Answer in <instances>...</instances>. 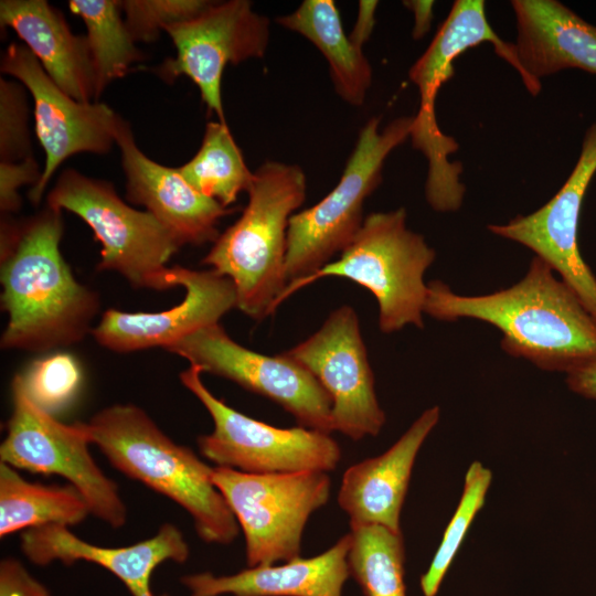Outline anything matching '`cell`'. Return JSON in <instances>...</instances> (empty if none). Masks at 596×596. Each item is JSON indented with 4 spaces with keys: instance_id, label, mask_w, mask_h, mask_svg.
<instances>
[{
    "instance_id": "6da1fadb",
    "label": "cell",
    "mask_w": 596,
    "mask_h": 596,
    "mask_svg": "<svg viewBox=\"0 0 596 596\" xmlns=\"http://www.w3.org/2000/svg\"><path fill=\"white\" fill-rule=\"evenodd\" d=\"M62 210L46 205L22 221L1 219L3 350L44 352L82 341L99 311L98 294L74 277L63 258Z\"/></svg>"
},
{
    "instance_id": "7a4b0ae2",
    "label": "cell",
    "mask_w": 596,
    "mask_h": 596,
    "mask_svg": "<svg viewBox=\"0 0 596 596\" xmlns=\"http://www.w3.org/2000/svg\"><path fill=\"white\" fill-rule=\"evenodd\" d=\"M424 312L443 321L471 318L490 323L501 331V348L508 354L546 371L570 373L596 362V319L538 256L520 281L489 295H457L433 280Z\"/></svg>"
},
{
    "instance_id": "3957f363",
    "label": "cell",
    "mask_w": 596,
    "mask_h": 596,
    "mask_svg": "<svg viewBox=\"0 0 596 596\" xmlns=\"http://www.w3.org/2000/svg\"><path fill=\"white\" fill-rule=\"evenodd\" d=\"M91 443L125 476L182 507L206 543L230 544L240 525L213 482V468L175 444L139 406L115 404L85 423Z\"/></svg>"
},
{
    "instance_id": "277c9868",
    "label": "cell",
    "mask_w": 596,
    "mask_h": 596,
    "mask_svg": "<svg viewBox=\"0 0 596 596\" xmlns=\"http://www.w3.org/2000/svg\"><path fill=\"white\" fill-rule=\"evenodd\" d=\"M247 194L242 215L201 263L233 283L237 309L263 320L277 309L287 285V230L306 199L305 172L297 164L267 161L254 172Z\"/></svg>"
},
{
    "instance_id": "5b68a950",
    "label": "cell",
    "mask_w": 596,
    "mask_h": 596,
    "mask_svg": "<svg viewBox=\"0 0 596 596\" xmlns=\"http://www.w3.org/2000/svg\"><path fill=\"white\" fill-rule=\"evenodd\" d=\"M406 219L404 207L365 216L341 256L308 277L289 281L278 305L318 279L337 276L372 292L383 333H393L406 326L423 328L427 295L424 275L434 263L436 252L423 235L407 228Z\"/></svg>"
},
{
    "instance_id": "8992f818",
    "label": "cell",
    "mask_w": 596,
    "mask_h": 596,
    "mask_svg": "<svg viewBox=\"0 0 596 596\" xmlns=\"http://www.w3.org/2000/svg\"><path fill=\"white\" fill-rule=\"evenodd\" d=\"M371 118L337 185L317 204L292 214L287 230V284L312 275L343 252L359 233L363 203L382 181L387 156L411 137L413 117H400L384 128Z\"/></svg>"
},
{
    "instance_id": "52a82bcc",
    "label": "cell",
    "mask_w": 596,
    "mask_h": 596,
    "mask_svg": "<svg viewBox=\"0 0 596 596\" xmlns=\"http://www.w3.org/2000/svg\"><path fill=\"white\" fill-rule=\"evenodd\" d=\"M46 205L77 215L102 245L99 272H116L134 288L166 290L168 266L181 245L151 213L128 205L113 183L66 169L47 194Z\"/></svg>"
},
{
    "instance_id": "ba28073f",
    "label": "cell",
    "mask_w": 596,
    "mask_h": 596,
    "mask_svg": "<svg viewBox=\"0 0 596 596\" xmlns=\"http://www.w3.org/2000/svg\"><path fill=\"white\" fill-rule=\"evenodd\" d=\"M212 479L245 538L247 567L300 556L310 515L330 497L328 472L248 473L214 467Z\"/></svg>"
},
{
    "instance_id": "9c48e42d",
    "label": "cell",
    "mask_w": 596,
    "mask_h": 596,
    "mask_svg": "<svg viewBox=\"0 0 596 596\" xmlns=\"http://www.w3.org/2000/svg\"><path fill=\"white\" fill-rule=\"evenodd\" d=\"M489 42L494 52L518 68L514 43L501 40L486 15L482 0H456L432 43L411 67L408 76L421 96L419 109L413 116L411 138L428 161L426 198L434 203L451 202L465 192L460 182L461 166L451 163L449 155L458 150L454 138L438 127L435 100L441 85L454 75V61L466 50Z\"/></svg>"
},
{
    "instance_id": "30bf717a",
    "label": "cell",
    "mask_w": 596,
    "mask_h": 596,
    "mask_svg": "<svg viewBox=\"0 0 596 596\" xmlns=\"http://www.w3.org/2000/svg\"><path fill=\"white\" fill-rule=\"evenodd\" d=\"M12 411L0 446V461L15 469L57 475L78 490L92 514L114 529L127 521L117 483L89 453L85 423L64 424L26 395L20 374L11 384Z\"/></svg>"
},
{
    "instance_id": "8fae6325",
    "label": "cell",
    "mask_w": 596,
    "mask_h": 596,
    "mask_svg": "<svg viewBox=\"0 0 596 596\" xmlns=\"http://www.w3.org/2000/svg\"><path fill=\"white\" fill-rule=\"evenodd\" d=\"M193 366L180 373V381L205 407L213 430L198 437L203 457L216 467L248 473H286L304 470L329 472L342 457L329 433L302 426L280 428L252 418L217 398Z\"/></svg>"
},
{
    "instance_id": "7c38bea8",
    "label": "cell",
    "mask_w": 596,
    "mask_h": 596,
    "mask_svg": "<svg viewBox=\"0 0 596 596\" xmlns=\"http://www.w3.org/2000/svg\"><path fill=\"white\" fill-rule=\"evenodd\" d=\"M166 351L202 373L230 380L272 400L299 426L332 433L329 394L306 368L283 353L266 355L249 350L234 341L219 322L199 329Z\"/></svg>"
},
{
    "instance_id": "4fadbf2b",
    "label": "cell",
    "mask_w": 596,
    "mask_h": 596,
    "mask_svg": "<svg viewBox=\"0 0 596 596\" xmlns=\"http://www.w3.org/2000/svg\"><path fill=\"white\" fill-rule=\"evenodd\" d=\"M269 24L268 18L254 11L247 0L211 1L195 17L164 28L177 55L166 58L155 73L169 84L179 76L189 77L207 110L226 123L221 97L224 68L263 57L269 42Z\"/></svg>"
},
{
    "instance_id": "5bb4252c",
    "label": "cell",
    "mask_w": 596,
    "mask_h": 596,
    "mask_svg": "<svg viewBox=\"0 0 596 596\" xmlns=\"http://www.w3.org/2000/svg\"><path fill=\"white\" fill-rule=\"evenodd\" d=\"M283 354L306 368L329 394L332 432L355 441L380 434L386 417L351 306L334 309L315 333Z\"/></svg>"
},
{
    "instance_id": "9a60e30c",
    "label": "cell",
    "mask_w": 596,
    "mask_h": 596,
    "mask_svg": "<svg viewBox=\"0 0 596 596\" xmlns=\"http://www.w3.org/2000/svg\"><path fill=\"white\" fill-rule=\"evenodd\" d=\"M0 70L33 98L35 134L45 153L41 179L28 194L38 205L64 160L82 152L106 155L111 150L123 118L104 103H82L65 94L24 44L7 46Z\"/></svg>"
},
{
    "instance_id": "2e32d148",
    "label": "cell",
    "mask_w": 596,
    "mask_h": 596,
    "mask_svg": "<svg viewBox=\"0 0 596 596\" xmlns=\"http://www.w3.org/2000/svg\"><path fill=\"white\" fill-rule=\"evenodd\" d=\"M596 173V123L587 128L578 159L556 194L529 215H518L488 230L517 242L549 264L596 319V277L584 262L577 241L587 188Z\"/></svg>"
},
{
    "instance_id": "e0dca14e",
    "label": "cell",
    "mask_w": 596,
    "mask_h": 596,
    "mask_svg": "<svg viewBox=\"0 0 596 596\" xmlns=\"http://www.w3.org/2000/svg\"><path fill=\"white\" fill-rule=\"evenodd\" d=\"M171 287L185 290L182 301L156 312L106 310L93 328L92 336L109 351L128 353L155 347L164 350L206 326L217 323L236 308L233 283L212 269L196 270L170 267Z\"/></svg>"
},
{
    "instance_id": "ac0fdd59",
    "label": "cell",
    "mask_w": 596,
    "mask_h": 596,
    "mask_svg": "<svg viewBox=\"0 0 596 596\" xmlns=\"http://www.w3.org/2000/svg\"><path fill=\"white\" fill-rule=\"evenodd\" d=\"M116 145L126 177V199L146 207L181 246L214 243L219 222L233 212L191 187L178 168L148 158L137 146L129 124L123 119Z\"/></svg>"
},
{
    "instance_id": "d6986e66",
    "label": "cell",
    "mask_w": 596,
    "mask_h": 596,
    "mask_svg": "<svg viewBox=\"0 0 596 596\" xmlns=\"http://www.w3.org/2000/svg\"><path fill=\"white\" fill-rule=\"evenodd\" d=\"M20 546L39 566L56 560L64 565L77 561L97 564L119 578L132 596H162L155 595L150 587L155 568L166 561L184 563L190 555L183 533L172 523L161 525L150 539L124 547L91 544L66 525L46 524L23 531Z\"/></svg>"
},
{
    "instance_id": "ffe728a7",
    "label": "cell",
    "mask_w": 596,
    "mask_h": 596,
    "mask_svg": "<svg viewBox=\"0 0 596 596\" xmlns=\"http://www.w3.org/2000/svg\"><path fill=\"white\" fill-rule=\"evenodd\" d=\"M518 68L526 89L536 95L541 78L568 68L596 75V25L557 0H513Z\"/></svg>"
},
{
    "instance_id": "44dd1931",
    "label": "cell",
    "mask_w": 596,
    "mask_h": 596,
    "mask_svg": "<svg viewBox=\"0 0 596 596\" xmlns=\"http://www.w3.org/2000/svg\"><path fill=\"white\" fill-rule=\"evenodd\" d=\"M439 416L438 406L427 408L386 451L344 471L338 504L350 523L377 524L401 532V511L413 466Z\"/></svg>"
},
{
    "instance_id": "7402d4cb",
    "label": "cell",
    "mask_w": 596,
    "mask_h": 596,
    "mask_svg": "<svg viewBox=\"0 0 596 596\" xmlns=\"http://www.w3.org/2000/svg\"><path fill=\"white\" fill-rule=\"evenodd\" d=\"M1 28H11L45 73L77 102H97L95 68L86 36L75 35L45 0H1Z\"/></svg>"
},
{
    "instance_id": "603a6c76",
    "label": "cell",
    "mask_w": 596,
    "mask_h": 596,
    "mask_svg": "<svg viewBox=\"0 0 596 596\" xmlns=\"http://www.w3.org/2000/svg\"><path fill=\"white\" fill-rule=\"evenodd\" d=\"M350 532L323 553L296 557L281 564L247 567L232 575L212 573L185 575L181 583L190 596H343L350 576Z\"/></svg>"
},
{
    "instance_id": "cb8c5ba5",
    "label": "cell",
    "mask_w": 596,
    "mask_h": 596,
    "mask_svg": "<svg viewBox=\"0 0 596 596\" xmlns=\"http://www.w3.org/2000/svg\"><path fill=\"white\" fill-rule=\"evenodd\" d=\"M281 26L310 41L326 57L337 94L352 106H361L372 82V67L361 49L347 36L333 0H305L287 15Z\"/></svg>"
},
{
    "instance_id": "d4e9b609",
    "label": "cell",
    "mask_w": 596,
    "mask_h": 596,
    "mask_svg": "<svg viewBox=\"0 0 596 596\" xmlns=\"http://www.w3.org/2000/svg\"><path fill=\"white\" fill-rule=\"evenodd\" d=\"M91 513L76 488L30 482L0 462V536L46 525H75Z\"/></svg>"
},
{
    "instance_id": "484cf974",
    "label": "cell",
    "mask_w": 596,
    "mask_h": 596,
    "mask_svg": "<svg viewBox=\"0 0 596 596\" xmlns=\"http://www.w3.org/2000/svg\"><path fill=\"white\" fill-rule=\"evenodd\" d=\"M178 169L191 187L225 207L247 192L254 179L226 123L220 120L206 124L198 152Z\"/></svg>"
},
{
    "instance_id": "4316f807",
    "label": "cell",
    "mask_w": 596,
    "mask_h": 596,
    "mask_svg": "<svg viewBox=\"0 0 596 596\" xmlns=\"http://www.w3.org/2000/svg\"><path fill=\"white\" fill-rule=\"evenodd\" d=\"M68 9L86 26L98 99L113 81L125 76L132 64L146 57L128 31L120 1L70 0Z\"/></svg>"
},
{
    "instance_id": "83f0119b",
    "label": "cell",
    "mask_w": 596,
    "mask_h": 596,
    "mask_svg": "<svg viewBox=\"0 0 596 596\" xmlns=\"http://www.w3.org/2000/svg\"><path fill=\"white\" fill-rule=\"evenodd\" d=\"M348 565L364 596H406L402 532L377 524L350 523Z\"/></svg>"
},
{
    "instance_id": "f1b7e54d",
    "label": "cell",
    "mask_w": 596,
    "mask_h": 596,
    "mask_svg": "<svg viewBox=\"0 0 596 596\" xmlns=\"http://www.w3.org/2000/svg\"><path fill=\"white\" fill-rule=\"evenodd\" d=\"M492 480L490 469L473 461L465 476L461 498L443 534L440 544L422 575L419 586L424 596H436L475 517L485 504Z\"/></svg>"
},
{
    "instance_id": "f546056e",
    "label": "cell",
    "mask_w": 596,
    "mask_h": 596,
    "mask_svg": "<svg viewBox=\"0 0 596 596\" xmlns=\"http://www.w3.org/2000/svg\"><path fill=\"white\" fill-rule=\"evenodd\" d=\"M20 376L28 397L51 415L72 404L83 383L81 364L67 352L33 361Z\"/></svg>"
},
{
    "instance_id": "4dcf8cb0",
    "label": "cell",
    "mask_w": 596,
    "mask_h": 596,
    "mask_svg": "<svg viewBox=\"0 0 596 596\" xmlns=\"http://www.w3.org/2000/svg\"><path fill=\"white\" fill-rule=\"evenodd\" d=\"M206 0H125L120 1L125 23L137 42H155L166 26L202 12Z\"/></svg>"
},
{
    "instance_id": "1f68e13d",
    "label": "cell",
    "mask_w": 596,
    "mask_h": 596,
    "mask_svg": "<svg viewBox=\"0 0 596 596\" xmlns=\"http://www.w3.org/2000/svg\"><path fill=\"white\" fill-rule=\"evenodd\" d=\"M25 87L0 77V158L19 162L33 157Z\"/></svg>"
},
{
    "instance_id": "d6a6232c",
    "label": "cell",
    "mask_w": 596,
    "mask_h": 596,
    "mask_svg": "<svg viewBox=\"0 0 596 596\" xmlns=\"http://www.w3.org/2000/svg\"><path fill=\"white\" fill-rule=\"evenodd\" d=\"M41 174L34 157L19 162H0V210L4 215L20 210L22 200L19 189L23 185L35 187Z\"/></svg>"
},
{
    "instance_id": "836d02e7",
    "label": "cell",
    "mask_w": 596,
    "mask_h": 596,
    "mask_svg": "<svg viewBox=\"0 0 596 596\" xmlns=\"http://www.w3.org/2000/svg\"><path fill=\"white\" fill-rule=\"evenodd\" d=\"M0 596H52L15 558L7 557L0 564Z\"/></svg>"
},
{
    "instance_id": "e575fe53",
    "label": "cell",
    "mask_w": 596,
    "mask_h": 596,
    "mask_svg": "<svg viewBox=\"0 0 596 596\" xmlns=\"http://www.w3.org/2000/svg\"><path fill=\"white\" fill-rule=\"evenodd\" d=\"M377 1L361 0L358 6V17L353 30L349 36L354 46L362 50L363 44L370 39L375 25V10Z\"/></svg>"
},
{
    "instance_id": "d590c367",
    "label": "cell",
    "mask_w": 596,
    "mask_h": 596,
    "mask_svg": "<svg viewBox=\"0 0 596 596\" xmlns=\"http://www.w3.org/2000/svg\"><path fill=\"white\" fill-rule=\"evenodd\" d=\"M566 383L573 392L596 400V362L567 373Z\"/></svg>"
},
{
    "instance_id": "8d00e7d4",
    "label": "cell",
    "mask_w": 596,
    "mask_h": 596,
    "mask_svg": "<svg viewBox=\"0 0 596 596\" xmlns=\"http://www.w3.org/2000/svg\"><path fill=\"white\" fill-rule=\"evenodd\" d=\"M403 3L414 14L413 38L422 39L430 29L434 1L411 0Z\"/></svg>"
}]
</instances>
